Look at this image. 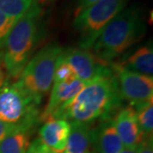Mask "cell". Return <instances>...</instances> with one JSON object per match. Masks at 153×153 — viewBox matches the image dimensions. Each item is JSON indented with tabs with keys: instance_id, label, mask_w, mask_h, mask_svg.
<instances>
[{
	"instance_id": "27",
	"label": "cell",
	"mask_w": 153,
	"mask_h": 153,
	"mask_svg": "<svg viewBox=\"0 0 153 153\" xmlns=\"http://www.w3.org/2000/svg\"><path fill=\"white\" fill-rule=\"evenodd\" d=\"M3 83H4V79H0V88L3 85Z\"/></svg>"
},
{
	"instance_id": "14",
	"label": "cell",
	"mask_w": 153,
	"mask_h": 153,
	"mask_svg": "<svg viewBox=\"0 0 153 153\" xmlns=\"http://www.w3.org/2000/svg\"><path fill=\"white\" fill-rule=\"evenodd\" d=\"M126 69L146 76H152L153 49L151 45H144L137 49L124 62L119 63Z\"/></svg>"
},
{
	"instance_id": "22",
	"label": "cell",
	"mask_w": 153,
	"mask_h": 153,
	"mask_svg": "<svg viewBox=\"0 0 153 153\" xmlns=\"http://www.w3.org/2000/svg\"><path fill=\"white\" fill-rule=\"evenodd\" d=\"M137 153H153L152 136L145 138V140L138 146Z\"/></svg>"
},
{
	"instance_id": "3",
	"label": "cell",
	"mask_w": 153,
	"mask_h": 153,
	"mask_svg": "<svg viewBox=\"0 0 153 153\" xmlns=\"http://www.w3.org/2000/svg\"><path fill=\"white\" fill-rule=\"evenodd\" d=\"M43 9L33 1L15 24L4 44L3 62L8 74L18 79L33 56L43 35Z\"/></svg>"
},
{
	"instance_id": "6",
	"label": "cell",
	"mask_w": 153,
	"mask_h": 153,
	"mask_svg": "<svg viewBox=\"0 0 153 153\" xmlns=\"http://www.w3.org/2000/svg\"><path fill=\"white\" fill-rule=\"evenodd\" d=\"M62 50L54 43L44 46L30 59L17 79L41 102L53 85L56 61Z\"/></svg>"
},
{
	"instance_id": "17",
	"label": "cell",
	"mask_w": 153,
	"mask_h": 153,
	"mask_svg": "<svg viewBox=\"0 0 153 153\" xmlns=\"http://www.w3.org/2000/svg\"><path fill=\"white\" fill-rule=\"evenodd\" d=\"M32 0H0V11L18 21L27 10Z\"/></svg>"
},
{
	"instance_id": "10",
	"label": "cell",
	"mask_w": 153,
	"mask_h": 153,
	"mask_svg": "<svg viewBox=\"0 0 153 153\" xmlns=\"http://www.w3.org/2000/svg\"><path fill=\"white\" fill-rule=\"evenodd\" d=\"M87 82L76 79L71 82H54L48 104L39 115V121L46 122L68 104L79 93Z\"/></svg>"
},
{
	"instance_id": "8",
	"label": "cell",
	"mask_w": 153,
	"mask_h": 153,
	"mask_svg": "<svg viewBox=\"0 0 153 153\" xmlns=\"http://www.w3.org/2000/svg\"><path fill=\"white\" fill-rule=\"evenodd\" d=\"M61 55L75 71L76 77L85 82L111 71L107 63L87 49H63Z\"/></svg>"
},
{
	"instance_id": "4",
	"label": "cell",
	"mask_w": 153,
	"mask_h": 153,
	"mask_svg": "<svg viewBox=\"0 0 153 153\" xmlns=\"http://www.w3.org/2000/svg\"><path fill=\"white\" fill-rule=\"evenodd\" d=\"M41 103L20 80L4 82L0 88V120L32 129L39 120Z\"/></svg>"
},
{
	"instance_id": "20",
	"label": "cell",
	"mask_w": 153,
	"mask_h": 153,
	"mask_svg": "<svg viewBox=\"0 0 153 153\" xmlns=\"http://www.w3.org/2000/svg\"><path fill=\"white\" fill-rule=\"evenodd\" d=\"M18 129H28V128H25L22 126L9 123L0 120V144L9 134H10L11 133L16 131Z\"/></svg>"
},
{
	"instance_id": "11",
	"label": "cell",
	"mask_w": 153,
	"mask_h": 153,
	"mask_svg": "<svg viewBox=\"0 0 153 153\" xmlns=\"http://www.w3.org/2000/svg\"><path fill=\"white\" fill-rule=\"evenodd\" d=\"M92 146L95 153H119L123 149L112 117L101 119L97 127L93 128Z\"/></svg>"
},
{
	"instance_id": "2",
	"label": "cell",
	"mask_w": 153,
	"mask_h": 153,
	"mask_svg": "<svg viewBox=\"0 0 153 153\" xmlns=\"http://www.w3.org/2000/svg\"><path fill=\"white\" fill-rule=\"evenodd\" d=\"M146 33L144 10L134 4L125 8L105 26L90 49L98 59L108 64L136 44Z\"/></svg>"
},
{
	"instance_id": "12",
	"label": "cell",
	"mask_w": 153,
	"mask_h": 153,
	"mask_svg": "<svg viewBox=\"0 0 153 153\" xmlns=\"http://www.w3.org/2000/svg\"><path fill=\"white\" fill-rule=\"evenodd\" d=\"M71 132V123L64 119H49L39 130V140L46 146L58 153H63Z\"/></svg>"
},
{
	"instance_id": "25",
	"label": "cell",
	"mask_w": 153,
	"mask_h": 153,
	"mask_svg": "<svg viewBox=\"0 0 153 153\" xmlns=\"http://www.w3.org/2000/svg\"><path fill=\"white\" fill-rule=\"evenodd\" d=\"M137 148H138V146L130 148L123 147V149L119 153H137Z\"/></svg>"
},
{
	"instance_id": "21",
	"label": "cell",
	"mask_w": 153,
	"mask_h": 153,
	"mask_svg": "<svg viewBox=\"0 0 153 153\" xmlns=\"http://www.w3.org/2000/svg\"><path fill=\"white\" fill-rule=\"evenodd\" d=\"M27 153H58L54 152L53 150L49 149L48 146H46L44 143L37 139L32 143H30V146L27 149Z\"/></svg>"
},
{
	"instance_id": "7",
	"label": "cell",
	"mask_w": 153,
	"mask_h": 153,
	"mask_svg": "<svg viewBox=\"0 0 153 153\" xmlns=\"http://www.w3.org/2000/svg\"><path fill=\"white\" fill-rule=\"evenodd\" d=\"M118 88L123 100L134 108L152 102L153 100V77L126 69L119 63L112 64Z\"/></svg>"
},
{
	"instance_id": "19",
	"label": "cell",
	"mask_w": 153,
	"mask_h": 153,
	"mask_svg": "<svg viewBox=\"0 0 153 153\" xmlns=\"http://www.w3.org/2000/svg\"><path fill=\"white\" fill-rule=\"evenodd\" d=\"M16 22V20L7 16L0 11V49L4 48L6 39Z\"/></svg>"
},
{
	"instance_id": "1",
	"label": "cell",
	"mask_w": 153,
	"mask_h": 153,
	"mask_svg": "<svg viewBox=\"0 0 153 153\" xmlns=\"http://www.w3.org/2000/svg\"><path fill=\"white\" fill-rule=\"evenodd\" d=\"M122 101L117 80L111 68L109 72L88 82L82 90L50 119L93 123L97 119L111 117L113 112L120 107Z\"/></svg>"
},
{
	"instance_id": "13",
	"label": "cell",
	"mask_w": 153,
	"mask_h": 153,
	"mask_svg": "<svg viewBox=\"0 0 153 153\" xmlns=\"http://www.w3.org/2000/svg\"><path fill=\"white\" fill-rule=\"evenodd\" d=\"M71 132L63 153H90L93 123H70Z\"/></svg>"
},
{
	"instance_id": "18",
	"label": "cell",
	"mask_w": 153,
	"mask_h": 153,
	"mask_svg": "<svg viewBox=\"0 0 153 153\" xmlns=\"http://www.w3.org/2000/svg\"><path fill=\"white\" fill-rule=\"evenodd\" d=\"M76 79L77 77L75 71L60 54L55 65L54 82H71Z\"/></svg>"
},
{
	"instance_id": "5",
	"label": "cell",
	"mask_w": 153,
	"mask_h": 153,
	"mask_svg": "<svg viewBox=\"0 0 153 153\" xmlns=\"http://www.w3.org/2000/svg\"><path fill=\"white\" fill-rule=\"evenodd\" d=\"M128 2V0H100L76 15L73 28L79 35L80 49H91L105 26L125 9Z\"/></svg>"
},
{
	"instance_id": "15",
	"label": "cell",
	"mask_w": 153,
	"mask_h": 153,
	"mask_svg": "<svg viewBox=\"0 0 153 153\" xmlns=\"http://www.w3.org/2000/svg\"><path fill=\"white\" fill-rule=\"evenodd\" d=\"M32 129H18L11 133L0 144V153H27L30 146Z\"/></svg>"
},
{
	"instance_id": "23",
	"label": "cell",
	"mask_w": 153,
	"mask_h": 153,
	"mask_svg": "<svg viewBox=\"0 0 153 153\" xmlns=\"http://www.w3.org/2000/svg\"><path fill=\"white\" fill-rule=\"evenodd\" d=\"M98 1L100 0H77V9L76 11V16L82 10H84L85 9L88 8L89 6L93 5L94 4H95Z\"/></svg>"
},
{
	"instance_id": "24",
	"label": "cell",
	"mask_w": 153,
	"mask_h": 153,
	"mask_svg": "<svg viewBox=\"0 0 153 153\" xmlns=\"http://www.w3.org/2000/svg\"><path fill=\"white\" fill-rule=\"evenodd\" d=\"M34 4H36L38 7H40L41 9L44 10V7L48 6L51 3H53L55 0H32Z\"/></svg>"
},
{
	"instance_id": "9",
	"label": "cell",
	"mask_w": 153,
	"mask_h": 153,
	"mask_svg": "<svg viewBox=\"0 0 153 153\" xmlns=\"http://www.w3.org/2000/svg\"><path fill=\"white\" fill-rule=\"evenodd\" d=\"M113 120L124 147H136L145 140L146 136L140 127L136 111L133 106L128 105L121 108Z\"/></svg>"
},
{
	"instance_id": "26",
	"label": "cell",
	"mask_w": 153,
	"mask_h": 153,
	"mask_svg": "<svg viewBox=\"0 0 153 153\" xmlns=\"http://www.w3.org/2000/svg\"><path fill=\"white\" fill-rule=\"evenodd\" d=\"M0 79H4L3 71H2V69H1V63H0Z\"/></svg>"
},
{
	"instance_id": "16",
	"label": "cell",
	"mask_w": 153,
	"mask_h": 153,
	"mask_svg": "<svg viewBox=\"0 0 153 153\" xmlns=\"http://www.w3.org/2000/svg\"><path fill=\"white\" fill-rule=\"evenodd\" d=\"M137 119L145 136H152L153 130V104L148 102L134 107Z\"/></svg>"
}]
</instances>
